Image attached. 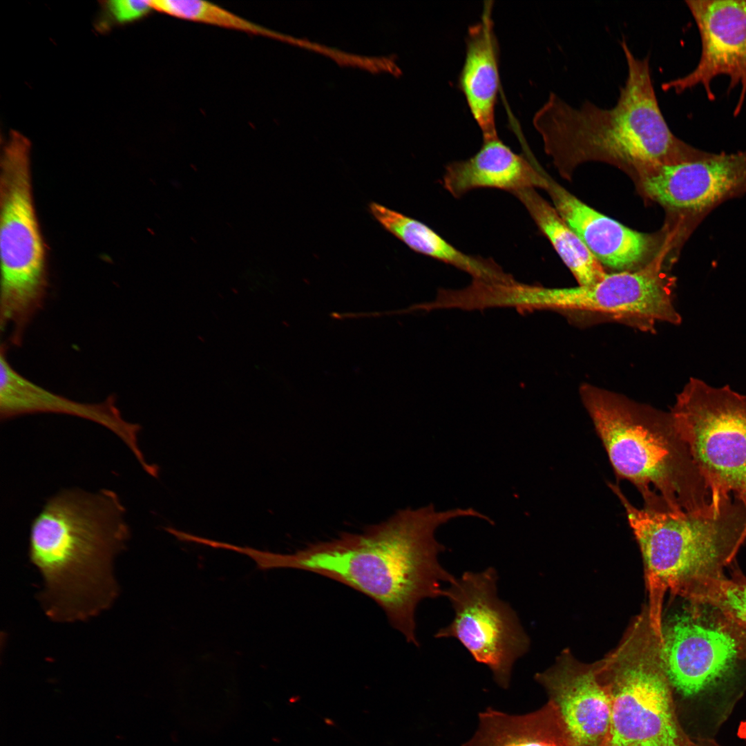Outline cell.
Segmentation results:
<instances>
[{
	"mask_svg": "<svg viewBox=\"0 0 746 746\" xmlns=\"http://www.w3.org/2000/svg\"><path fill=\"white\" fill-rule=\"evenodd\" d=\"M485 516L472 508L437 512L433 505L396 511L359 533H342L309 544L293 553L264 551V570L293 568L344 584L374 600L407 642L419 645L415 612L424 599L443 595L442 585L455 576L441 565L445 547L435 529L458 517Z\"/></svg>",
	"mask_w": 746,
	"mask_h": 746,
	"instance_id": "obj_1",
	"label": "cell"
},
{
	"mask_svg": "<svg viewBox=\"0 0 746 746\" xmlns=\"http://www.w3.org/2000/svg\"><path fill=\"white\" fill-rule=\"evenodd\" d=\"M124 515L111 490L67 489L49 498L33 519L28 555L41 575L39 600L50 619L83 621L115 601L114 561L131 536Z\"/></svg>",
	"mask_w": 746,
	"mask_h": 746,
	"instance_id": "obj_2",
	"label": "cell"
},
{
	"mask_svg": "<svg viewBox=\"0 0 746 746\" xmlns=\"http://www.w3.org/2000/svg\"><path fill=\"white\" fill-rule=\"evenodd\" d=\"M621 47L627 76L613 107L589 101L574 107L551 93L535 113L533 125L556 166L600 160L642 172L711 156L673 133L658 104L649 57H636L624 39Z\"/></svg>",
	"mask_w": 746,
	"mask_h": 746,
	"instance_id": "obj_3",
	"label": "cell"
},
{
	"mask_svg": "<svg viewBox=\"0 0 746 746\" xmlns=\"http://www.w3.org/2000/svg\"><path fill=\"white\" fill-rule=\"evenodd\" d=\"M580 394L618 479L644 508L676 515L707 510L711 496L671 412L584 383Z\"/></svg>",
	"mask_w": 746,
	"mask_h": 746,
	"instance_id": "obj_4",
	"label": "cell"
},
{
	"mask_svg": "<svg viewBox=\"0 0 746 746\" xmlns=\"http://www.w3.org/2000/svg\"><path fill=\"white\" fill-rule=\"evenodd\" d=\"M609 486L622 505L643 557L649 593L648 615L662 636V602L667 591L681 597L694 584L719 576L742 544L746 504L731 497L719 508L676 515L631 503L615 484Z\"/></svg>",
	"mask_w": 746,
	"mask_h": 746,
	"instance_id": "obj_5",
	"label": "cell"
},
{
	"mask_svg": "<svg viewBox=\"0 0 746 746\" xmlns=\"http://www.w3.org/2000/svg\"><path fill=\"white\" fill-rule=\"evenodd\" d=\"M611 702L606 746H691L678 719L667 675L662 641L647 610L618 647L596 663Z\"/></svg>",
	"mask_w": 746,
	"mask_h": 746,
	"instance_id": "obj_6",
	"label": "cell"
},
{
	"mask_svg": "<svg viewBox=\"0 0 746 746\" xmlns=\"http://www.w3.org/2000/svg\"><path fill=\"white\" fill-rule=\"evenodd\" d=\"M30 143L12 131L1 158L0 321L15 345L41 308L48 287L46 248L32 193Z\"/></svg>",
	"mask_w": 746,
	"mask_h": 746,
	"instance_id": "obj_7",
	"label": "cell"
},
{
	"mask_svg": "<svg viewBox=\"0 0 746 746\" xmlns=\"http://www.w3.org/2000/svg\"><path fill=\"white\" fill-rule=\"evenodd\" d=\"M716 508L746 504V395L691 377L670 411Z\"/></svg>",
	"mask_w": 746,
	"mask_h": 746,
	"instance_id": "obj_8",
	"label": "cell"
},
{
	"mask_svg": "<svg viewBox=\"0 0 746 746\" xmlns=\"http://www.w3.org/2000/svg\"><path fill=\"white\" fill-rule=\"evenodd\" d=\"M675 283L658 260L635 270L606 273L591 285H539V310L555 311L580 323L607 321L653 332L658 323H681L673 303Z\"/></svg>",
	"mask_w": 746,
	"mask_h": 746,
	"instance_id": "obj_9",
	"label": "cell"
},
{
	"mask_svg": "<svg viewBox=\"0 0 746 746\" xmlns=\"http://www.w3.org/2000/svg\"><path fill=\"white\" fill-rule=\"evenodd\" d=\"M497 579L492 567L455 577L442 595L450 601L454 618L434 636L459 640L475 661L490 669L497 685L507 689L513 665L528 651L530 639L515 611L498 597Z\"/></svg>",
	"mask_w": 746,
	"mask_h": 746,
	"instance_id": "obj_10",
	"label": "cell"
},
{
	"mask_svg": "<svg viewBox=\"0 0 746 746\" xmlns=\"http://www.w3.org/2000/svg\"><path fill=\"white\" fill-rule=\"evenodd\" d=\"M732 624L696 606L667 623L662 630L663 660L670 683L678 692L698 694L734 668L743 652V640Z\"/></svg>",
	"mask_w": 746,
	"mask_h": 746,
	"instance_id": "obj_11",
	"label": "cell"
},
{
	"mask_svg": "<svg viewBox=\"0 0 746 746\" xmlns=\"http://www.w3.org/2000/svg\"><path fill=\"white\" fill-rule=\"evenodd\" d=\"M642 173L645 193L698 224L723 202L746 193V150L656 166Z\"/></svg>",
	"mask_w": 746,
	"mask_h": 746,
	"instance_id": "obj_12",
	"label": "cell"
},
{
	"mask_svg": "<svg viewBox=\"0 0 746 746\" xmlns=\"http://www.w3.org/2000/svg\"><path fill=\"white\" fill-rule=\"evenodd\" d=\"M699 31L700 57L686 75L662 84L664 91L682 93L702 86L710 100L715 99L711 83L719 75L729 78L728 92L740 86L734 110L741 111L746 96V0L685 1Z\"/></svg>",
	"mask_w": 746,
	"mask_h": 746,
	"instance_id": "obj_13",
	"label": "cell"
},
{
	"mask_svg": "<svg viewBox=\"0 0 746 746\" xmlns=\"http://www.w3.org/2000/svg\"><path fill=\"white\" fill-rule=\"evenodd\" d=\"M535 679L558 709L576 746H606L611 702L596 663L581 664L564 652Z\"/></svg>",
	"mask_w": 746,
	"mask_h": 746,
	"instance_id": "obj_14",
	"label": "cell"
},
{
	"mask_svg": "<svg viewBox=\"0 0 746 746\" xmlns=\"http://www.w3.org/2000/svg\"><path fill=\"white\" fill-rule=\"evenodd\" d=\"M0 356V416L1 420L37 412L70 414L103 425L116 434L133 453L140 464L146 463L138 445L141 426L126 421L113 396L99 403H84L57 394L17 372L7 358L2 345Z\"/></svg>",
	"mask_w": 746,
	"mask_h": 746,
	"instance_id": "obj_15",
	"label": "cell"
},
{
	"mask_svg": "<svg viewBox=\"0 0 746 746\" xmlns=\"http://www.w3.org/2000/svg\"><path fill=\"white\" fill-rule=\"evenodd\" d=\"M554 207L604 266L618 271L638 269L650 254L653 240L590 207L547 174Z\"/></svg>",
	"mask_w": 746,
	"mask_h": 746,
	"instance_id": "obj_16",
	"label": "cell"
},
{
	"mask_svg": "<svg viewBox=\"0 0 746 746\" xmlns=\"http://www.w3.org/2000/svg\"><path fill=\"white\" fill-rule=\"evenodd\" d=\"M443 187L459 198L478 189H495L511 194L525 189L548 186L547 173L530 156L513 151L498 137L483 139L479 150L445 168Z\"/></svg>",
	"mask_w": 746,
	"mask_h": 746,
	"instance_id": "obj_17",
	"label": "cell"
},
{
	"mask_svg": "<svg viewBox=\"0 0 746 746\" xmlns=\"http://www.w3.org/2000/svg\"><path fill=\"white\" fill-rule=\"evenodd\" d=\"M490 10L470 26L466 38V53L459 75V87L483 139L498 137L495 106L499 89L497 44Z\"/></svg>",
	"mask_w": 746,
	"mask_h": 746,
	"instance_id": "obj_18",
	"label": "cell"
},
{
	"mask_svg": "<svg viewBox=\"0 0 746 746\" xmlns=\"http://www.w3.org/2000/svg\"><path fill=\"white\" fill-rule=\"evenodd\" d=\"M369 210L386 231L410 249L467 273L472 280L501 283L514 279L493 260L463 253L421 221L377 202H371Z\"/></svg>",
	"mask_w": 746,
	"mask_h": 746,
	"instance_id": "obj_19",
	"label": "cell"
},
{
	"mask_svg": "<svg viewBox=\"0 0 746 746\" xmlns=\"http://www.w3.org/2000/svg\"><path fill=\"white\" fill-rule=\"evenodd\" d=\"M463 746H576L555 705L551 700L525 714L491 707L479 714L473 736Z\"/></svg>",
	"mask_w": 746,
	"mask_h": 746,
	"instance_id": "obj_20",
	"label": "cell"
},
{
	"mask_svg": "<svg viewBox=\"0 0 746 746\" xmlns=\"http://www.w3.org/2000/svg\"><path fill=\"white\" fill-rule=\"evenodd\" d=\"M513 195L526 208L539 229L571 271L578 285H591L604 277L606 272L603 265L563 220L555 208L544 200L535 189H522Z\"/></svg>",
	"mask_w": 746,
	"mask_h": 746,
	"instance_id": "obj_21",
	"label": "cell"
},
{
	"mask_svg": "<svg viewBox=\"0 0 746 746\" xmlns=\"http://www.w3.org/2000/svg\"><path fill=\"white\" fill-rule=\"evenodd\" d=\"M153 10L173 17L251 35L273 37L268 29L211 2L200 0H153Z\"/></svg>",
	"mask_w": 746,
	"mask_h": 746,
	"instance_id": "obj_22",
	"label": "cell"
},
{
	"mask_svg": "<svg viewBox=\"0 0 746 746\" xmlns=\"http://www.w3.org/2000/svg\"><path fill=\"white\" fill-rule=\"evenodd\" d=\"M682 597L711 606L736 625L746 628V582L709 577L691 586Z\"/></svg>",
	"mask_w": 746,
	"mask_h": 746,
	"instance_id": "obj_23",
	"label": "cell"
},
{
	"mask_svg": "<svg viewBox=\"0 0 746 746\" xmlns=\"http://www.w3.org/2000/svg\"><path fill=\"white\" fill-rule=\"evenodd\" d=\"M104 3L110 16L120 23L139 19L153 9L150 1L114 0Z\"/></svg>",
	"mask_w": 746,
	"mask_h": 746,
	"instance_id": "obj_24",
	"label": "cell"
},
{
	"mask_svg": "<svg viewBox=\"0 0 746 746\" xmlns=\"http://www.w3.org/2000/svg\"><path fill=\"white\" fill-rule=\"evenodd\" d=\"M746 539V525L742 536L741 542L743 543Z\"/></svg>",
	"mask_w": 746,
	"mask_h": 746,
	"instance_id": "obj_25",
	"label": "cell"
}]
</instances>
